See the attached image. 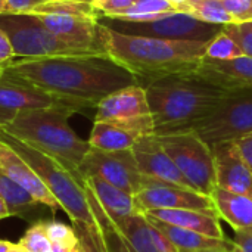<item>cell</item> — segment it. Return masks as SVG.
Segmentation results:
<instances>
[{
    "mask_svg": "<svg viewBox=\"0 0 252 252\" xmlns=\"http://www.w3.org/2000/svg\"><path fill=\"white\" fill-rule=\"evenodd\" d=\"M47 235L52 244H77L78 236L75 229L59 223V221H49L47 223Z\"/></svg>",
    "mask_w": 252,
    "mask_h": 252,
    "instance_id": "32",
    "label": "cell"
},
{
    "mask_svg": "<svg viewBox=\"0 0 252 252\" xmlns=\"http://www.w3.org/2000/svg\"><path fill=\"white\" fill-rule=\"evenodd\" d=\"M4 4H6V0H0V15L4 13Z\"/></svg>",
    "mask_w": 252,
    "mask_h": 252,
    "instance_id": "45",
    "label": "cell"
},
{
    "mask_svg": "<svg viewBox=\"0 0 252 252\" xmlns=\"http://www.w3.org/2000/svg\"><path fill=\"white\" fill-rule=\"evenodd\" d=\"M118 25H108L120 32L131 35H145L164 40H180V41H211L216 35L223 31V25L208 24L199 21L190 15L176 12L162 18L146 21V22H130L121 19H112Z\"/></svg>",
    "mask_w": 252,
    "mask_h": 252,
    "instance_id": "11",
    "label": "cell"
},
{
    "mask_svg": "<svg viewBox=\"0 0 252 252\" xmlns=\"http://www.w3.org/2000/svg\"><path fill=\"white\" fill-rule=\"evenodd\" d=\"M52 0H6L4 4V13L3 15H21V13H30L38 6L49 3Z\"/></svg>",
    "mask_w": 252,
    "mask_h": 252,
    "instance_id": "35",
    "label": "cell"
},
{
    "mask_svg": "<svg viewBox=\"0 0 252 252\" xmlns=\"http://www.w3.org/2000/svg\"><path fill=\"white\" fill-rule=\"evenodd\" d=\"M223 4L235 22L252 21V0H223Z\"/></svg>",
    "mask_w": 252,
    "mask_h": 252,
    "instance_id": "34",
    "label": "cell"
},
{
    "mask_svg": "<svg viewBox=\"0 0 252 252\" xmlns=\"http://www.w3.org/2000/svg\"><path fill=\"white\" fill-rule=\"evenodd\" d=\"M148 219L168 238V241L177 248V251H236V244L233 239L214 238V236H208L199 232L176 227L152 217H148Z\"/></svg>",
    "mask_w": 252,
    "mask_h": 252,
    "instance_id": "21",
    "label": "cell"
},
{
    "mask_svg": "<svg viewBox=\"0 0 252 252\" xmlns=\"http://www.w3.org/2000/svg\"><path fill=\"white\" fill-rule=\"evenodd\" d=\"M205 143L238 140L252 131V87L229 90L219 106L193 130Z\"/></svg>",
    "mask_w": 252,
    "mask_h": 252,
    "instance_id": "9",
    "label": "cell"
},
{
    "mask_svg": "<svg viewBox=\"0 0 252 252\" xmlns=\"http://www.w3.org/2000/svg\"><path fill=\"white\" fill-rule=\"evenodd\" d=\"M131 151L143 176L193 189L186 177L182 174V171L177 168L171 157L165 152L157 134L142 136L134 143Z\"/></svg>",
    "mask_w": 252,
    "mask_h": 252,
    "instance_id": "17",
    "label": "cell"
},
{
    "mask_svg": "<svg viewBox=\"0 0 252 252\" xmlns=\"http://www.w3.org/2000/svg\"><path fill=\"white\" fill-rule=\"evenodd\" d=\"M12 245H13L12 242L0 239V252H9V250L12 248Z\"/></svg>",
    "mask_w": 252,
    "mask_h": 252,
    "instance_id": "42",
    "label": "cell"
},
{
    "mask_svg": "<svg viewBox=\"0 0 252 252\" xmlns=\"http://www.w3.org/2000/svg\"><path fill=\"white\" fill-rule=\"evenodd\" d=\"M99 34L106 56L131 72L142 87L167 75L195 71L210 43L131 35L105 24L99 25Z\"/></svg>",
    "mask_w": 252,
    "mask_h": 252,
    "instance_id": "2",
    "label": "cell"
},
{
    "mask_svg": "<svg viewBox=\"0 0 252 252\" xmlns=\"http://www.w3.org/2000/svg\"><path fill=\"white\" fill-rule=\"evenodd\" d=\"M9 252H27V251H25L22 247H19L18 244H13V245H12V248L9 250Z\"/></svg>",
    "mask_w": 252,
    "mask_h": 252,
    "instance_id": "43",
    "label": "cell"
},
{
    "mask_svg": "<svg viewBox=\"0 0 252 252\" xmlns=\"http://www.w3.org/2000/svg\"><path fill=\"white\" fill-rule=\"evenodd\" d=\"M219 188L252 195V170L244 159L235 140L211 145Z\"/></svg>",
    "mask_w": 252,
    "mask_h": 252,
    "instance_id": "16",
    "label": "cell"
},
{
    "mask_svg": "<svg viewBox=\"0 0 252 252\" xmlns=\"http://www.w3.org/2000/svg\"><path fill=\"white\" fill-rule=\"evenodd\" d=\"M170 4H173L174 6V9L177 10V12H182V9L188 4V1L189 0H167Z\"/></svg>",
    "mask_w": 252,
    "mask_h": 252,
    "instance_id": "41",
    "label": "cell"
},
{
    "mask_svg": "<svg viewBox=\"0 0 252 252\" xmlns=\"http://www.w3.org/2000/svg\"><path fill=\"white\" fill-rule=\"evenodd\" d=\"M182 13L190 15L208 24L227 25L235 22L232 15L224 7L223 0H198V1L189 0L188 4L182 9Z\"/></svg>",
    "mask_w": 252,
    "mask_h": 252,
    "instance_id": "27",
    "label": "cell"
},
{
    "mask_svg": "<svg viewBox=\"0 0 252 252\" xmlns=\"http://www.w3.org/2000/svg\"><path fill=\"white\" fill-rule=\"evenodd\" d=\"M118 241H120V247H121V251H123V252H133L131 250H130V248H128V247H127V245H126V244H124V242H123V241H121V239H118Z\"/></svg>",
    "mask_w": 252,
    "mask_h": 252,
    "instance_id": "44",
    "label": "cell"
},
{
    "mask_svg": "<svg viewBox=\"0 0 252 252\" xmlns=\"http://www.w3.org/2000/svg\"><path fill=\"white\" fill-rule=\"evenodd\" d=\"M0 168L38 204L50 208L52 213L62 210L61 204L46 188L32 167L16 151H13L9 145L3 142H0Z\"/></svg>",
    "mask_w": 252,
    "mask_h": 252,
    "instance_id": "19",
    "label": "cell"
},
{
    "mask_svg": "<svg viewBox=\"0 0 252 252\" xmlns=\"http://www.w3.org/2000/svg\"><path fill=\"white\" fill-rule=\"evenodd\" d=\"M84 186V185H83ZM87 201L94 219L103 226L108 233L115 235L133 252H177V248L168 241V238L146 217L143 213H137L117 221H108L96 202L92 192L84 186Z\"/></svg>",
    "mask_w": 252,
    "mask_h": 252,
    "instance_id": "12",
    "label": "cell"
},
{
    "mask_svg": "<svg viewBox=\"0 0 252 252\" xmlns=\"http://www.w3.org/2000/svg\"><path fill=\"white\" fill-rule=\"evenodd\" d=\"M94 121L112 123L140 136L154 134V118L145 87L133 84L102 99L96 108Z\"/></svg>",
    "mask_w": 252,
    "mask_h": 252,
    "instance_id": "10",
    "label": "cell"
},
{
    "mask_svg": "<svg viewBox=\"0 0 252 252\" xmlns=\"http://www.w3.org/2000/svg\"><path fill=\"white\" fill-rule=\"evenodd\" d=\"M223 32L227 34L242 49L245 56H252V21L223 25Z\"/></svg>",
    "mask_w": 252,
    "mask_h": 252,
    "instance_id": "31",
    "label": "cell"
},
{
    "mask_svg": "<svg viewBox=\"0 0 252 252\" xmlns=\"http://www.w3.org/2000/svg\"><path fill=\"white\" fill-rule=\"evenodd\" d=\"M235 142H236L244 159L247 161V164L250 165V168L252 170V131L245 134V136H242V137H239Z\"/></svg>",
    "mask_w": 252,
    "mask_h": 252,
    "instance_id": "38",
    "label": "cell"
},
{
    "mask_svg": "<svg viewBox=\"0 0 252 252\" xmlns=\"http://www.w3.org/2000/svg\"><path fill=\"white\" fill-rule=\"evenodd\" d=\"M86 176H99L131 195L140 190L143 177L131 149L108 152L94 148H90L80 165L81 182Z\"/></svg>",
    "mask_w": 252,
    "mask_h": 252,
    "instance_id": "14",
    "label": "cell"
},
{
    "mask_svg": "<svg viewBox=\"0 0 252 252\" xmlns=\"http://www.w3.org/2000/svg\"><path fill=\"white\" fill-rule=\"evenodd\" d=\"M61 40L87 50L92 55H106L99 34V13L92 3L52 0L30 13Z\"/></svg>",
    "mask_w": 252,
    "mask_h": 252,
    "instance_id": "6",
    "label": "cell"
},
{
    "mask_svg": "<svg viewBox=\"0 0 252 252\" xmlns=\"http://www.w3.org/2000/svg\"><path fill=\"white\" fill-rule=\"evenodd\" d=\"M162 148L190 186L205 195L216 189V168L211 146L195 131L158 136Z\"/></svg>",
    "mask_w": 252,
    "mask_h": 252,
    "instance_id": "8",
    "label": "cell"
},
{
    "mask_svg": "<svg viewBox=\"0 0 252 252\" xmlns=\"http://www.w3.org/2000/svg\"><path fill=\"white\" fill-rule=\"evenodd\" d=\"M1 68L53 94L74 112L96 109L111 93L137 84L131 72L106 55L15 59Z\"/></svg>",
    "mask_w": 252,
    "mask_h": 252,
    "instance_id": "1",
    "label": "cell"
},
{
    "mask_svg": "<svg viewBox=\"0 0 252 252\" xmlns=\"http://www.w3.org/2000/svg\"><path fill=\"white\" fill-rule=\"evenodd\" d=\"M52 252H81L80 239L77 244H52Z\"/></svg>",
    "mask_w": 252,
    "mask_h": 252,
    "instance_id": "39",
    "label": "cell"
},
{
    "mask_svg": "<svg viewBox=\"0 0 252 252\" xmlns=\"http://www.w3.org/2000/svg\"><path fill=\"white\" fill-rule=\"evenodd\" d=\"M133 3L134 0H92L93 7L97 10L100 18H117Z\"/></svg>",
    "mask_w": 252,
    "mask_h": 252,
    "instance_id": "33",
    "label": "cell"
},
{
    "mask_svg": "<svg viewBox=\"0 0 252 252\" xmlns=\"http://www.w3.org/2000/svg\"><path fill=\"white\" fill-rule=\"evenodd\" d=\"M81 252H83V248H81Z\"/></svg>",
    "mask_w": 252,
    "mask_h": 252,
    "instance_id": "49",
    "label": "cell"
},
{
    "mask_svg": "<svg viewBox=\"0 0 252 252\" xmlns=\"http://www.w3.org/2000/svg\"><path fill=\"white\" fill-rule=\"evenodd\" d=\"M0 142L9 145L32 167V170L38 174L46 188L61 204L62 211H65V214L71 219L74 224L90 226L96 221L90 210L83 183L72 173H69L59 161L10 136L1 128Z\"/></svg>",
    "mask_w": 252,
    "mask_h": 252,
    "instance_id": "5",
    "label": "cell"
},
{
    "mask_svg": "<svg viewBox=\"0 0 252 252\" xmlns=\"http://www.w3.org/2000/svg\"><path fill=\"white\" fill-rule=\"evenodd\" d=\"M72 1H80V3H92V0H72Z\"/></svg>",
    "mask_w": 252,
    "mask_h": 252,
    "instance_id": "47",
    "label": "cell"
},
{
    "mask_svg": "<svg viewBox=\"0 0 252 252\" xmlns=\"http://www.w3.org/2000/svg\"><path fill=\"white\" fill-rule=\"evenodd\" d=\"M0 198L7 204L12 216H21L28 210H32L38 202L18 186L1 168H0Z\"/></svg>",
    "mask_w": 252,
    "mask_h": 252,
    "instance_id": "26",
    "label": "cell"
},
{
    "mask_svg": "<svg viewBox=\"0 0 252 252\" xmlns=\"http://www.w3.org/2000/svg\"><path fill=\"white\" fill-rule=\"evenodd\" d=\"M145 214L176 227L199 232L214 238H226L220 226V219L214 214L196 210H151Z\"/></svg>",
    "mask_w": 252,
    "mask_h": 252,
    "instance_id": "23",
    "label": "cell"
},
{
    "mask_svg": "<svg viewBox=\"0 0 252 252\" xmlns=\"http://www.w3.org/2000/svg\"><path fill=\"white\" fill-rule=\"evenodd\" d=\"M55 105L63 103L46 90L7 74L0 66V127L12 121L22 111Z\"/></svg>",
    "mask_w": 252,
    "mask_h": 252,
    "instance_id": "15",
    "label": "cell"
},
{
    "mask_svg": "<svg viewBox=\"0 0 252 252\" xmlns=\"http://www.w3.org/2000/svg\"><path fill=\"white\" fill-rule=\"evenodd\" d=\"M190 1H198V0H190Z\"/></svg>",
    "mask_w": 252,
    "mask_h": 252,
    "instance_id": "48",
    "label": "cell"
},
{
    "mask_svg": "<svg viewBox=\"0 0 252 252\" xmlns=\"http://www.w3.org/2000/svg\"><path fill=\"white\" fill-rule=\"evenodd\" d=\"M96 220V219H94ZM83 252H111L108 244V232L96 220L93 224H74Z\"/></svg>",
    "mask_w": 252,
    "mask_h": 252,
    "instance_id": "28",
    "label": "cell"
},
{
    "mask_svg": "<svg viewBox=\"0 0 252 252\" xmlns=\"http://www.w3.org/2000/svg\"><path fill=\"white\" fill-rule=\"evenodd\" d=\"M205 56L211 59H219V61H229V59L245 56V53L227 34L221 31L208 43Z\"/></svg>",
    "mask_w": 252,
    "mask_h": 252,
    "instance_id": "29",
    "label": "cell"
},
{
    "mask_svg": "<svg viewBox=\"0 0 252 252\" xmlns=\"http://www.w3.org/2000/svg\"><path fill=\"white\" fill-rule=\"evenodd\" d=\"M15 59L13 46L7 37V34L0 28V66L10 63Z\"/></svg>",
    "mask_w": 252,
    "mask_h": 252,
    "instance_id": "37",
    "label": "cell"
},
{
    "mask_svg": "<svg viewBox=\"0 0 252 252\" xmlns=\"http://www.w3.org/2000/svg\"><path fill=\"white\" fill-rule=\"evenodd\" d=\"M190 74L224 92L252 87V56H241L229 61L204 56L198 68Z\"/></svg>",
    "mask_w": 252,
    "mask_h": 252,
    "instance_id": "18",
    "label": "cell"
},
{
    "mask_svg": "<svg viewBox=\"0 0 252 252\" xmlns=\"http://www.w3.org/2000/svg\"><path fill=\"white\" fill-rule=\"evenodd\" d=\"M83 185L92 192L108 221H117L120 219L142 213L134 195L111 185L99 176H86L83 179Z\"/></svg>",
    "mask_w": 252,
    "mask_h": 252,
    "instance_id": "20",
    "label": "cell"
},
{
    "mask_svg": "<svg viewBox=\"0 0 252 252\" xmlns=\"http://www.w3.org/2000/svg\"><path fill=\"white\" fill-rule=\"evenodd\" d=\"M145 90L157 136L193 131L226 93L190 72L162 77L149 83Z\"/></svg>",
    "mask_w": 252,
    "mask_h": 252,
    "instance_id": "3",
    "label": "cell"
},
{
    "mask_svg": "<svg viewBox=\"0 0 252 252\" xmlns=\"http://www.w3.org/2000/svg\"><path fill=\"white\" fill-rule=\"evenodd\" d=\"M211 199L220 220H224L233 230L252 227V195L232 192L216 186Z\"/></svg>",
    "mask_w": 252,
    "mask_h": 252,
    "instance_id": "22",
    "label": "cell"
},
{
    "mask_svg": "<svg viewBox=\"0 0 252 252\" xmlns=\"http://www.w3.org/2000/svg\"><path fill=\"white\" fill-rule=\"evenodd\" d=\"M72 114L75 112L65 105L28 109L16 114L0 128L55 158L81 182L80 165L92 146L89 140L78 137L68 124Z\"/></svg>",
    "mask_w": 252,
    "mask_h": 252,
    "instance_id": "4",
    "label": "cell"
},
{
    "mask_svg": "<svg viewBox=\"0 0 252 252\" xmlns=\"http://www.w3.org/2000/svg\"><path fill=\"white\" fill-rule=\"evenodd\" d=\"M233 241L236 244L235 252H252V227L235 230Z\"/></svg>",
    "mask_w": 252,
    "mask_h": 252,
    "instance_id": "36",
    "label": "cell"
},
{
    "mask_svg": "<svg viewBox=\"0 0 252 252\" xmlns=\"http://www.w3.org/2000/svg\"><path fill=\"white\" fill-rule=\"evenodd\" d=\"M0 28L7 34L13 46L15 59L92 55L87 50L56 37L32 15H0Z\"/></svg>",
    "mask_w": 252,
    "mask_h": 252,
    "instance_id": "7",
    "label": "cell"
},
{
    "mask_svg": "<svg viewBox=\"0 0 252 252\" xmlns=\"http://www.w3.org/2000/svg\"><path fill=\"white\" fill-rule=\"evenodd\" d=\"M27 252H52V242L47 235V223L32 224L18 242Z\"/></svg>",
    "mask_w": 252,
    "mask_h": 252,
    "instance_id": "30",
    "label": "cell"
},
{
    "mask_svg": "<svg viewBox=\"0 0 252 252\" xmlns=\"http://www.w3.org/2000/svg\"><path fill=\"white\" fill-rule=\"evenodd\" d=\"M177 252H224V251H177Z\"/></svg>",
    "mask_w": 252,
    "mask_h": 252,
    "instance_id": "46",
    "label": "cell"
},
{
    "mask_svg": "<svg viewBox=\"0 0 252 252\" xmlns=\"http://www.w3.org/2000/svg\"><path fill=\"white\" fill-rule=\"evenodd\" d=\"M134 198L143 214L151 210H196L217 216L210 195L148 176L142 177L140 190Z\"/></svg>",
    "mask_w": 252,
    "mask_h": 252,
    "instance_id": "13",
    "label": "cell"
},
{
    "mask_svg": "<svg viewBox=\"0 0 252 252\" xmlns=\"http://www.w3.org/2000/svg\"><path fill=\"white\" fill-rule=\"evenodd\" d=\"M140 137H142L140 134L127 130L124 127H120L117 124L94 121L93 128L90 131L89 143L94 149L117 152V151L131 149Z\"/></svg>",
    "mask_w": 252,
    "mask_h": 252,
    "instance_id": "24",
    "label": "cell"
},
{
    "mask_svg": "<svg viewBox=\"0 0 252 252\" xmlns=\"http://www.w3.org/2000/svg\"><path fill=\"white\" fill-rule=\"evenodd\" d=\"M173 4H170L167 0H134V3L123 12L117 18H108V19H121V21H130V22H146L154 21L158 18H162L165 15L176 13Z\"/></svg>",
    "mask_w": 252,
    "mask_h": 252,
    "instance_id": "25",
    "label": "cell"
},
{
    "mask_svg": "<svg viewBox=\"0 0 252 252\" xmlns=\"http://www.w3.org/2000/svg\"><path fill=\"white\" fill-rule=\"evenodd\" d=\"M7 217H12V213L7 207V204L0 198V220L3 219H7Z\"/></svg>",
    "mask_w": 252,
    "mask_h": 252,
    "instance_id": "40",
    "label": "cell"
}]
</instances>
